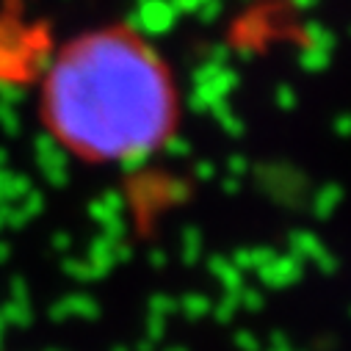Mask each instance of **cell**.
Masks as SVG:
<instances>
[{
  "instance_id": "obj_1",
  "label": "cell",
  "mask_w": 351,
  "mask_h": 351,
  "mask_svg": "<svg viewBox=\"0 0 351 351\" xmlns=\"http://www.w3.org/2000/svg\"><path fill=\"white\" fill-rule=\"evenodd\" d=\"M36 117L47 138L86 166L136 163L180 125V89L166 56L130 23L86 28L39 69Z\"/></svg>"
}]
</instances>
